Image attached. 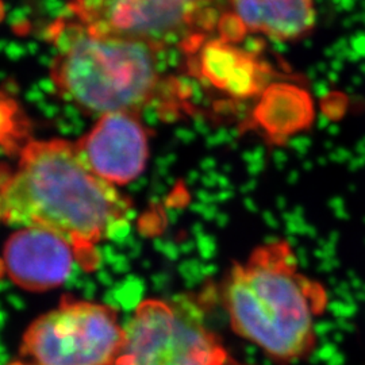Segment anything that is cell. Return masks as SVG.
<instances>
[{
	"mask_svg": "<svg viewBox=\"0 0 365 365\" xmlns=\"http://www.w3.org/2000/svg\"><path fill=\"white\" fill-rule=\"evenodd\" d=\"M217 0H69L75 19L95 31L179 48L188 56L218 26Z\"/></svg>",
	"mask_w": 365,
	"mask_h": 365,
	"instance_id": "obj_5",
	"label": "cell"
},
{
	"mask_svg": "<svg viewBox=\"0 0 365 365\" xmlns=\"http://www.w3.org/2000/svg\"><path fill=\"white\" fill-rule=\"evenodd\" d=\"M56 45L51 76L66 102L88 114H138L150 105L180 106L160 63L163 51L135 39L105 34L78 19L58 21L51 29Z\"/></svg>",
	"mask_w": 365,
	"mask_h": 365,
	"instance_id": "obj_3",
	"label": "cell"
},
{
	"mask_svg": "<svg viewBox=\"0 0 365 365\" xmlns=\"http://www.w3.org/2000/svg\"><path fill=\"white\" fill-rule=\"evenodd\" d=\"M75 145L87 167L115 187L135 180L149 157L148 131L131 113L102 115Z\"/></svg>",
	"mask_w": 365,
	"mask_h": 365,
	"instance_id": "obj_7",
	"label": "cell"
},
{
	"mask_svg": "<svg viewBox=\"0 0 365 365\" xmlns=\"http://www.w3.org/2000/svg\"><path fill=\"white\" fill-rule=\"evenodd\" d=\"M229 11L218 21L221 38L240 42L247 34L274 41L306 37L315 25L314 0H227Z\"/></svg>",
	"mask_w": 365,
	"mask_h": 365,
	"instance_id": "obj_9",
	"label": "cell"
},
{
	"mask_svg": "<svg viewBox=\"0 0 365 365\" xmlns=\"http://www.w3.org/2000/svg\"><path fill=\"white\" fill-rule=\"evenodd\" d=\"M130 202L93 173L75 143L33 141L0 182V223L45 227L73 247L84 269L99 265L96 247L122 226Z\"/></svg>",
	"mask_w": 365,
	"mask_h": 365,
	"instance_id": "obj_1",
	"label": "cell"
},
{
	"mask_svg": "<svg viewBox=\"0 0 365 365\" xmlns=\"http://www.w3.org/2000/svg\"><path fill=\"white\" fill-rule=\"evenodd\" d=\"M123 336L113 307L64 298L27 329L22 353L36 365H113Z\"/></svg>",
	"mask_w": 365,
	"mask_h": 365,
	"instance_id": "obj_6",
	"label": "cell"
},
{
	"mask_svg": "<svg viewBox=\"0 0 365 365\" xmlns=\"http://www.w3.org/2000/svg\"><path fill=\"white\" fill-rule=\"evenodd\" d=\"M113 365H242L205 324L200 307L187 297L145 299L125 327Z\"/></svg>",
	"mask_w": 365,
	"mask_h": 365,
	"instance_id": "obj_4",
	"label": "cell"
},
{
	"mask_svg": "<svg viewBox=\"0 0 365 365\" xmlns=\"http://www.w3.org/2000/svg\"><path fill=\"white\" fill-rule=\"evenodd\" d=\"M222 300L240 337L276 363L291 364L315 348V318L325 310L327 292L300 272L287 241L277 240L233 264L223 282Z\"/></svg>",
	"mask_w": 365,
	"mask_h": 365,
	"instance_id": "obj_2",
	"label": "cell"
},
{
	"mask_svg": "<svg viewBox=\"0 0 365 365\" xmlns=\"http://www.w3.org/2000/svg\"><path fill=\"white\" fill-rule=\"evenodd\" d=\"M76 255L63 235L29 226L9 238L3 252L6 274L19 287L48 291L66 283Z\"/></svg>",
	"mask_w": 365,
	"mask_h": 365,
	"instance_id": "obj_8",
	"label": "cell"
},
{
	"mask_svg": "<svg viewBox=\"0 0 365 365\" xmlns=\"http://www.w3.org/2000/svg\"><path fill=\"white\" fill-rule=\"evenodd\" d=\"M237 43L209 37L190 56V66L212 88L235 99H249L262 91L272 69L256 53Z\"/></svg>",
	"mask_w": 365,
	"mask_h": 365,
	"instance_id": "obj_10",
	"label": "cell"
}]
</instances>
